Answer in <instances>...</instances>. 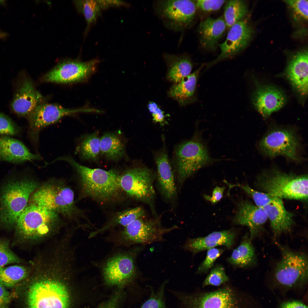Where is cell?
<instances>
[{"instance_id": "obj_2", "label": "cell", "mask_w": 308, "mask_h": 308, "mask_svg": "<svg viewBox=\"0 0 308 308\" xmlns=\"http://www.w3.org/2000/svg\"><path fill=\"white\" fill-rule=\"evenodd\" d=\"M180 308H262L251 295L230 284L210 291L191 293L174 291Z\"/></svg>"}, {"instance_id": "obj_11", "label": "cell", "mask_w": 308, "mask_h": 308, "mask_svg": "<svg viewBox=\"0 0 308 308\" xmlns=\"http://www.w3.org/2000/svg\"><path fill=\"white\" fill-rule=\"evenodd\" d=\"M153 180L151 171L141 167L129 168L119 177L121 190L132 198L147 204L153 210L155 195Z\"/></svg>"}, {"instance_id": "obj_39", "label": "cell", "mask_w": 308, "mask_h": 308, "mask_svg": "<svg viewBox=\"0 0 308 308\" xmlns=\"http://www.w3.org/2000/svg\"><path fill=\"white\" fill-rule=\"evenodd\" d=\"M283 1L290 7L295 20H307L308 0H287Z\"/></svg>"}, {"instance_id": "obj_46", "label": "cell", "mask_w": 308, "mask_h": 308, "mask_svg": "<svg viewBox=\"0 0 308 308\" xmlns=\"http://www.w3.org/2000/svg\"><path fill=\"white\" fill-rule=\"evenodd\" d=\"M225 188L224 186L220 187L217 186L213 189L211 196L204 194V197L206 200L210 201L212 204H216L223 197Z\"/></svg>"}, {"instance_id": "obj_33", "label": "cell", "mask_w": 308, "mask_h": 308, "mask_svg": "<svg viewBox=\"0 0 308 308\" xmlns=\"http://www.w3.org/2000/svg\"><path fill=\"white\" fill-rule=\"evenodd\" d=\"M31 270L21 266L0 267V284L7 287H13L26 278Z\"/></svg>"}, {"instance_id": "obj_28", "label": "cell", "mask_w": 308, "mask_h": 308, "mask_svg": "<svg viewBox=\"0 0 308 308\" xmlns=\"http://www.w3.org/2000/svg\"><path fill=\"white\" fill-rule=\"evenodd\" d=\"M126 144L120 131L106 132L100 137V155L107 160L118 161L125 155Z\"/></svg>"}, {"instance_id": "obj_32", "label": "cell", "mask_w": 308, "mask_h": 308, "mask_svg": "<svg viewBox=\"0 0 308 308\" xmlns=\"http://www.w3.org/2000/svg\"><path fill=\"white\" fill-rule=\"evenodd\" d=\"M144 215L143 210L140 206L119 212L114 215L104 226L92 232L89 237L92 238L116 226L125 227L136 220L143 217Z\"/></svg>"}, {"instance_id": "obj_7", "label": "cell", "mask_w": 308, "mask_h": 308, "mask_svg": "<svg viewBox=\"0 0 308 308\" xmlns=\"http://www.w3.org/2000/svg\"><path fill=\"white\" fill-rule=\"evenodd\" d=\"M38 188L37 183L28 178L6 184L1 196L0 225L6 228L15 226L19 216L27 206L30 196Z\"/></svg>"}, {"instance_id": "obj_47", "label": "cell", "mask_w": 308, "mask_h": 308, "mask_svg": "<svg viewBox=\"0 0 308 308\" xmlns=\"http://www.w3.org/2000/svg\"><path fill=\"white\" fill-rule=\"evenodd\" d=\"M11 298L9 292L0 284V308H9Z\"/></svg>"}, {"instance_id": "obj_45", "label": "cell", "mask_w": 308, "mask_h": 308, "mask_svg": "<svg viewBox=\"0 0 308 308\" xmlns=\"http://www.w3.org/2000/svg\"><path fill=\"white\" fill-rule=\"evenodd\" d=\"M148 109L152 114L153 119L155 122L161 123L164 119V112L153 102H150L148 105Z\"/></svg>"}, {"instance_id": "obj_44", "label": "cell", "mask_w": 308, "mask_h": 308, "mask_svg": "<svg viewBox=\"0 0 308 308\" xmlns=\"http://www.w3.org/2000/svg\"><path fill=\"white\" fill-rule=\"evenodd\" d=\"M122 297L121 292L119 291L114 293L109 299L100 303L96 308H119Z\"/></svg>"}, {"instance_id": "obj_17", "label": "cell", "mask_w": 308, "mask_h": 308, "mask_svg": "<svg viewBox=\"0 0 308 308\" xmlns=\"http://www.w3.org/2000/svg\"><path fill=\"white\" fill-rule=\"evenodd\" d=\"M252 32L251 28L244 20L233 25L230 28L225 40L218 44L220 50L219 55L215 60L206 64L205 69L220 61L232 57L241 52L248 43Z\"/></svg>"}, {"instance_id": "obj_42", "label": "cell", "mask_w": 308, "mask_h": 308, "mask_svg": "<svg viewBox=\"0 0 308 308\" xmlns=\"http://www.w3.org/2000/svg\"><path fill=\"white\" fill-rule=\"evenodd\" d=\"M20 129L9 117L0 112V134L8 136L17 134Z\"/></svg>"}, {"instance_id": "obj_8", "label": "cell", "mask_w": 308, "mask_h": 308, "mask_svg": "<svg viewBox=\"0 0 308 308\" xmlns=\"http://www.w3.org/2000/svg\"><path fill=\"white\" fill-rule=\"evenodd\" d=\"M201 136V132H198L192 139L179 145L176 150L175 165L180 182L203 167L220 160L210 156Z\"/></svg>"}, {"instance_id": "obj_5", "label": "cell", "mask_w": 308, "mask_h": 308, "mask_svg": "<svg viewBox=\"0 0 308 308\" xmlns=\"http://www.w3.org/2000/svg\"><path fill=\"white\" fill-rule=\"evenodd\" d=\"M60 222L58 214L30 203L19 216L15 226L23 240L35 242L52 235Z\"/></svg>"}, {"instance_id": "obj_22", "label": "cell", "mask_w": 308, "mask_h": 308, "mask_svg": "<svg viewBox=\"0 0 308 308\" xmlns=\"http://www.w3.org/2000/svg\"><path fill=\"white\" fill-rule=\"evenodd\" d=\"M38 154L30 152L21 141L9 136L0 135V160L15 164L40 160Z\"/></svg>"}, {"instance_id": "obj_24", "label": "cell", "mask_w": 308, "mask_h": 308, "mask_svg": "<svg viewBox=\"0 0 308 308\" xmlns=\"http://www.w3.org/2000/svg\"><path fill=\"white\" fill-rule=\"evenodd\" d=\"M261 208L267 215L275 236L291 231L295 224L294 214L285 209L282 199L277 198L272 202Z\"/></svg>"}, {"instance_id": "obj_48", "label": "cell", "mask_w": 308, "mask_h": 308, "mask_svg": "<svg viewBox=\"0 0 308 308\" xmlns=\"http://www.w3.org/2000/svg\"><path fill=\"white\" fill-rule=\"evenodd\" d=\"M100 8L105 9L110 6L128 5L127 4L120 0H97Z\"/></svg>"}, {"instance_id": "obj_49", "label": "cell", "mask_w": 308, "mask_h": 308, "mask_svg": "<svg viewBox=\"0 0 308 308\" xmlns=\"http://www.w3.org/2000/svg\"><path fill=\"white\" fill-rule=\"evenodd\" d=\"M280 308H308L303 303L297 301H287L283 303Z\"/></svg>"}, {"instance_id": "obj_6", "label": "cell", "mask_w": 308, "mask_h": 308, "mask_svg": "<svg viewBox=\"0 0 308 308\" xmlns=\"http://www.w3.org/2000/svg\"><path fill=\"white\" fill-rule=\"evenodd\" d=\"M275 244L281 252V257L274 271V284L285 290L303 288L308 280L307 256L303 252L293 251L277 242Z\"/></svg>"}, {"instance_id": "obj_3", "label": "cell", "mask_w": 308, "mask_h": 308, "mask_svg": "<svg viewBox=\"0 0 308 308\" xmlns=\"http://www.w3.org/2000/svg\"><path fill=\"white\" fill-rule=\"evenodd\" d=\"M63 160L76 170L80 179L83 196L89 197L103 202L111 201L116 198L121 191L119 171L113 169L106 171L91 169L76 162L71 157H60L54 161Z\"/></svg>"}, {"instance_id": "obj_34", "label": "cell", "mask_w": 308, "mask_h": 308, "mask_svg": "<svg viewBox=\"0 0 308 308\" xmlns=\"http://www.w3.org/2000/svg\"><path fill=\"white\" fill-rule=\"evenodd\" d=\"M247 12L246 5L243 1L233 0L226 2L224 8L223 18L226 27L230 28L242 19Z\"/></svg>"}, {"instance_id": "obj_20", "label": "cell", "mask_w": 308, "mask_h": 308, "mask_svg": "<svg viewBox=\"0 0 308 308\" xmlns=\"http://www.w3.org/2000/svg\"><path fill=\"white\" fill-rule=\"evenodd\" d=\"M236 236V232L233 228L214 232L205 237L188 238L183 248L193 255L220 246L231 249L234 244Z\"/></svg>"}, {"instance_id": "obj_36", "label": "cell", "mask_w": 308, "mask_h": 308, "mask_svg": "<svg viewBox=\"0 0 308 308\" xmlns=\"http://www.w3.org/2000/svg\"><path fill=\"white\" fill-rule=\"evenodd\" d=\"M225 182L228 185L229 189L234 187H239L251 196L253 199L255 204L258 207L262 208L275 200L278 197L272 196L267 193L254 189L246 184L242 185L240 184L234 185Z\"/></svg>"}, {"instance_id": "obj_1", "label": "cell", "mask_w": 308, "mask_h": 308, "mask_svg": "<svg viewBox=\"0 0 308 308\" xmlns=\"http://www.w3.org/2000/svg\"><path fill=\"white\" fill-rule=\"evenodd\" d=\"M52 258L37 263L27 293L28 308H70L69 264L62 256Z\"/></svg>"}, {"instance_id": "obj_13", "label": "cell", "mask_w": 308, "mask_h": 308, "mask_svg": "<svg viewBox=\"0 0 308 308\" xmlns=\"http://www.w3.org/2000/svg\"><path fill=\"white\" fill-rule=\"evenodd\" d=\"M155 7L156 12L167 28L181 31L192 25L196 6L193 1L178 0L158 1Z\"/></svg>"}, {"instance_id": "obj_31", "label": "cell", "mask_w": 308, "mask_h": 308, "mask_svg": "<svg viewBox=\"0 0 308 308\" xmlns=\"http://www.w3.org/2000/svg\"><path fill=\"white\" fill-rule=\"evenodd\" d=\"M100 137L96 131L83 135L76 148L80 157L84 160L97 162L100 155Z\"/></svg>"}, {"instance_id": "obj_30", "label": "cell", "mask_w": 308, "mask_h": 308, "mask_svg": "<svg viewBox=\"0 0 308 308\" xmlns=\"http://www.w3.org/2000/svg\"><path fill=\"white\" fill-rule=\"evenodd\" d=\"M163 57L168 67L167 78L169 81L176 83L191 74L192 64L187 55L165 53Z\"/></svg>"}, {"instance_id": "obj_37", "label": "cell", "mask_w": 308, "mask_h": 308, "mask_svg": "<svg viewBox=\"0 0 308 308\" xmlns=\"http://www.w3.org/2000/svg\"><path fill=\"white\" fill-rule=\"evenodd\" d=\"M229 279L226 275L224 267L217 265L211 270L202 283L204 287L208 285L219 286L228 282Z\"/></svg>"}, {"instance_id": "obj_43", "label": "cell", "mask_w": 308, "mask_h": 308, "mask_svg": "<svg viewBox=\"0 0 308 308\" xmlns=\"http://www.w3.org/2000/svg\"><path fill=\"white\" fill-rule=\"evenodd\" d=\"M227 1L224 0H200L196 1V7L202 11L210 12L219 9Z\"/></svg>"}, {"instance_id": "obj_23", "label": "cell", "mask_w": 308, "mask_h": 308, "mask_svg": "<svg viewBox=\"0 0 308 308\" xmlns=\"http://www.w3.org/2000/svg\"><path fill=\"white\" fill-rule=\"evenodd\" d=\"M308 55L307 49L297 52L289 61L286 70L291 83L303 96L308 93Z\"/></svg>"}, {"instance_id": "obj_19", "label": "cell", "mask_w": 308, "mask_h": 308, "mask_svg": "<svg viewBox=\"0 0 308 308\" xmlns=\"http://www.w3.org/2000/svg\"><path fill=\"white\" fill-rule=\"evenodd\" d=\"M237 206L233 223L236 225L247 226L249 229V236L252 240L262 232L264 226L268 219L267 215L262 208L248 199L240 201Z\"/></svg>"}, {"instance_id": "obj_21", "label": "cell", "mask_w": 308, "mask_h": 308, "mask_svg": "<svg viewBox=\"0 0 308 308\" xmlns=\"http://www.w3.org/2000/svg\"><path fill=\"white\" fill-rule=\"evenodd\" d=\"M252 101L258 112L267 118L281 108L285 104L286 98L283 92L276 87L262 85L257 87L253 94Z\"/></svg>"}, {"instance_id": "obj_41", "label": "cell", "mask_w": 308, "mask_h": 308, "mask_svg": "<svg viewBox=\"0 0 308 308\" xmlns=\"http://www.w3.org/2000/svg\"><path fill=\"white\" fill-rule=\"evenodd\" d=\"M21 260L10 249L6 241H0V267L10 264L19 263Z\"/></svg>"}, {"instance_id": "obj_12", "label": "cell", "mask_w": 308, "mask_h": 308, "mask_svg": "<svg viewBox=\"0 0 308 308\" xmlns=\"http://www.w3.org/2000/svg\"><path fill=\"white\" fill-rule=\"evenodd\" d=\"M178 228L176 226L165 228L157 219L142 217L124 227L119 233L118 240L121 244L148 245L164 241L165 234Z\"/></svg>"}, {"instance_id": "obj_40", "label": "cell", "mask_w": 308, "mask_h": 308, "mask_svg": "<svg viewBox=\"0 0 308 308\" xmlns=\"http://www.w3.org/2000/svg\"><path fill=\"white\" fill-rule=\"evenodd\" d=\"M207 250L206 258L199 266L196 271V274L207 273L213 267L216 260L223 253L224 249L213 248Z\"/></svg>"}, {"instance_id": "obj_9", "label": "cell", "mask_w": 308, "mask_h": 308, "mask_svg": "<svg viewBox=\"0 0 308 308\" xmlns=\"http://www.w3.org/2000/svg\"><path fill=\"white\" fill-rule=\"evenodd\" d=\"M74 193L62 184L49 183L37 189L31 195L30 203L58 214L71 216L75 211Z\"/></svg>"}, {"instance_id": "obj_26", "label": "cell", "mask_w": 308, "mask_h": 308, "mask_svg": "<svg viewBox=\"0 0 308 308\" xmlns=\"http://www.w3.org/2000/svg\"><path fill=\"white\" fill-rule=\"evenodd\" d=\"M204 66L203 64L193 73L174 83L168 91L169 96L182 106L196 101L197 81Z\"/></svg>"}, {"instance_id": "obj_35", "label": "cell", "mask_w": 308, "mask_h": 308, "mask_svg": "<svg viewBox=\"0 0 308 308\" xmlns=\"http://www.w3.org/2000/svg\"><path fill=\"white\" fill-rule=\"evenodd\" d=\"M74 2L78 11L84 15L86 21V35L90 25L95 23L97 17L100 15V7L97 0H76Z\"/></svg>"}, {"instance_id": "obj_27", "label": "cell", "mask_w": 308, "mask_h": 308, "mask_svg": "<svg viewBox=\"0 0 308 308\" xmlns=\"http://www.w3.org/2000/svg\"><path fill=\"white\" fill-rule=\"evenodd\" d=\"M158 171V181L160 191L168 200L173 198L176 194L174 175L164 151H160L155 156Z\"/></svg>"}, {"instance_id": "obj_14", "label": "cell", "mask_w": 308, "mask_h": 308, "mask_svg": "<svg viewBox=\"0 0 308 308\" xmlns=\"http://www.w3.org/2000/svg\"><path fill=\"white\" fill-rule=\"evenodd\" d=\"M259 146L262 153L269 157L280 155L294 161L299 160L300 143L292 129L277 128L270 131L261 140Z\"/></svg>"}, {"instance_id": "obj_10", "label": "cell", "mask_w": 308, "mask_h": 308, "mask_svg": "<svg viewBox=\"0 0 308 308\" xmlns=\"http://www.w3.org/2000/svg\"><path fill=\"white\" fill-rule=\"evenodd\" d=\"M141 247L133 250L116 254L108 259L102 267V273L106 284L122 287L133 281L138 271L135 259L142 249Z\"/></svg>"}, {"instance_id": "obj_15", "label": "cell", "mask_w": 308, "mask_h": 308, "mask_svg": "<svg viewBox=\"0 0 308 308\" xmlns=\"http://www.w3.org/2000/svg\"><path fill=\"white\" fill-rule=\"evenodd\" d=\"M99 60L83 62L68 60L59 63L42 77L45 82L69 84L87 80L95 72Z\"/></svg>"}, {"instance_id": "obj_29", "label": "cell", "mask_w": 308, "mask_h": 308, "mask_svg": "<svg viewBox=\"0 0 308 308\" xmlns=\"http://www.w3.org/2000/svg\"><path fill=\"white\" fill-rule=\"evenodd\" d=\"M249 235L246 234L242 238L239 245L233 250L231 256L226 259L233 266L244 268L255 266L257 258L254 247Z\"/></svg>"}, {"instance_id": "obj_38", "label": "cell", "mask_w": 308, "mask_h": 308, "mask_svg": "<svg viewBox=\"0 0 308 308\" xmlns=\"http://www.w3.org/2000/svg\"><path fill=\"white\" fill-rule=\"evenodd\" d=\"M167 282L165 281L156 291L151 289L149 297L140 308H167L165 294Z\"/></svg>"}, {"instance_id": "obj_4", "label": "cell", "mask_w": 308, "mask_h": 308, "mask_svg": "<svg viewBox=\"0 0 308 308\" xmlns=\"http://www.w3.org/2000/svg\"><path fill=\"white\" fill-rule=\"evenodd\" d=\"M308 175L286 173L273 168L262 172L255 182L256 190L282 199L308 200Z\"/></svg>"}, {"instance_id": "obj_18", "label": "cell", "mask_w": 308, "mask_h": 308, "mask_svg": "<svg viewBox=\"0 0 308 308\" xmlns=\"http://www.w3.org/2000/svg\"><path fill=\"white\" fill-rule=\"evenodd\" d=\"M45 101V98L36 89L30 78L22 75L18 82L11 106L16 114L27 118L36 107L44 103Z\"/></svg>"}, {"instance_id": "obj_25", "label": "cell", "mask_w": 308, "mask_h": 308, "mask_svg": "<svg viewBox=\"0 0 308 308\" xmlns=\"http://www.w3.org/2000/svg\"><path fill=\"white\" fill-rule=\"evenodd\" d=\"M226 27L222 16L216 19L209 17L201 21L198 29L201 46L207 50H215Z\"/></svg>"}, {"instance_id": "obj_16", "label": "cell", "mask_w": 308, "mask_h": 308, "mask_svg": "<svg viewBox=\"0 0 308 308\" xmlns=\"http://www.w3.org/2000/svg\"><path fill=\"white\" fill-rule=\"evenodd\" d=\"M95 112V110L83 107L75 109L66 108L57 104L45 103L36 107L27 117L29 124V134L33 142L36 144L38 134L42 129L58 121L64 116L82 112Z\"/></svg>"}]
</instances>
